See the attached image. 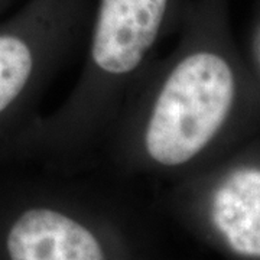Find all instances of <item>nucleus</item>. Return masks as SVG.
<instances>
[{"label": "nucleus", "mask_w": 260, "mask_h": 260, "mask_svg": "<svg viewBox=\"0 0 260 260\" xmlns=\"http://www.w3.org/2000/svg\"><path fill=\"white\" fill-rule=\"evenodd\" d=\"M156 58L126 100L103 152L113 168L178 177L217 145L239 109L240 80L220 47L191 34Z\"/></svg>", "instance_id": "nucleus-1"}, {"label": "nucleus", "mask_w": 260, "mask_h": 260, "mask_svg": "<svg viewBox=\"0 0 260 260\" xmlns=\"http://www.w3.org/2000/svg\"><path fill=\"white\" fill-rule=\"evenodd\" d=\"M172 0H99L73 90L0 145V164L78 168L103 152L129 95L158 58Z\"/></svg>", "instance_id": "nucleus-2"}, {"label": "nucleus", "mask_w": 260, "mask_h": 260, "mask_svg": "<svg viewBox=\"0 0 260 260\" xmlns=\"http://www.w3.org/2000/svg\"><path fill=\"white\" fill-rule=\"evenodd\" d=\"M83 0H34L0 25V145L37 119V109L84 38Z\"/></svg>", "instance_id": "nucleus-3"}, {"label": "nucleus", "mask_w": 260, "mask_h": 260, "mask_svg": "<svg viewBox=\"0 0 260 260\" xmlns=\"http://www.w3.org/2000/svg\"><path fill=\"white\" fill-rule=\"evenodd\" d=\"M2 242L8 260H107L90 225L45 204L29 205L15 214Z\"/></svg>", "instance_id": "nucleus-4"}, {"label": "nucleus", "mask_w": 260, "mask_h": 260, "mask_svg": "<svg viewBox=\"0 0 260 260\" xmlns=\"http://www.w3.org/2000/svg\"><path fill=\"white\" fill-rule=\"evenodd\" d=\"M208 218L234 253L260 259V167L224 172L208 195Z\"/></svg>", "instance_id": "nucleus-5"}, {"label": "nucleus", "mask_w": 260, "mask_h": 260, "mask_svg": "<svg viewBox=\"0 0 260 260\" xmlns=\"http://www.w3.org/2000/svg\"><path fill=\"white\" fill-rule=\"evenodd\" d=\"M0 3H2V0H0Z\"/></svg>", "instance_id": "nucleus-6"}]
</instances>
